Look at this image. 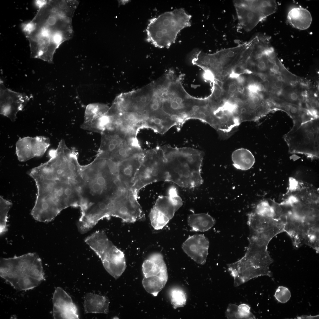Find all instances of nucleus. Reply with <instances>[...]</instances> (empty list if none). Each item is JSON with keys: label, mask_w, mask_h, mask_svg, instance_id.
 Instances as JSON below:
<instances>
[{"label": "nucleus", "mask_w": 319, "mask_h": 319, "mask_svg": "<svg viewBox=\"0 0 319 319\" xmlns=\"http://www.w3.org/2000/svg\"><path fill=\"white\" fill-rule=\"evenodd\" d=\"M209 242L203 234H196L189 237L183 242L184 251L197 263L204 264L208 255Z\"/></svg>", "instance_id": "9b49d317"}, {"label": "nucleus", "mask_w": 319, "mask_h": 319, "mask_svg": "<svg viewBox=\"0 0 319 319\" xmlns=\"http://www.w3.org/2000/svg\"><path fill=\"white\" fill-rule=\"evenodd\" d=\"M35 28L34 23L30 22L25 24L23 27V30L24 31L28 34H30L33 31Z\"/></svg>", "instance_id": "c85d7f7f"}, {"label": "nucleus", "mask_w": 319, "mask_h": 319, "mask_svg": "<svg viewBox=\"0 0 319 319\" xmlns=\"http://www.w3.org/2000/svg\"><path fill=\"white\" fill-rule=\"evenodd\" d=\"M85 242L100 259L107 272L115 279L119 278L126 268L123 252L109 239L103 231H97L87 237Z\"/></svg>", "instance_id": "20e7f679"}, {"label": "nucleus", "mask_w": 319, "mask_h": 319, "mask_svg": "<svg viewBox=\"0 0 319 319\" xmlns=\"http://www.w3.org/2000/svg\"><path fill=\"white\" fill-rule=\"evenodd\" d=\"M187 222L192 231L203 232L210 230L215 224L214 218L206 213L190 214L188 217Z\"/></svg>", "instance_id": "6ab92c4d"}, {"label": "nucleus", "mask_w": 319, "mask_h": 319, "mask_svg": "<svg viewBox=\"0 0 319 319\" xmlns=\"http://www.w3.org/2000/svg\"><path fill=\"white\" fill-rule=\"evenodd\" d=\"M257 82H252L248 85L247 88L249 92L253 93H257L260 92L258 90Z\"/></svg>", "instance_id": "c756f323"}, {"label": "nucleus", "mask_w": 319, "mask_h": 319, "mask_svg": "<svg viewBox=\"0 0 319 319\" xmlns=\"http://www.w3.org/2000/svg\"><path fill=\"white\" fill-rule=\"evenodd\" d=\"M109 300L104 296L91 293L86 294L84 297V310L85 313H108Z\"/></svg>", "instance_id": "f3484780"}, {"label": "nucleus", "mask_w": 319, "mask_h": 319, "mask_svg": "<svg viewBox=\"0 0 319 319\" xmlns=\"http://www.w3.org/2000/svg\"><path fill=\"white\" fill-rule=\"evenodd\" d=\"M0 276L19 291L36 287L44 279L41 260L35 253L1 258Z\"/></svg>", "instance_id": "f257e3e1"}, {"label": "nucleus", "mask_w": 319, "mask_h": 319, "mask_svg": "<svg viewBox=\"0 0 319 319\" xmlns=\"http://www.w3.org/2000/svg\"><path fill=\"white\" fill-rule=\"evenodd\" d=\"M240 74L235 72L233 69H232L230 72V74L229 75V77L230 78L236 79L237 77H238Z\"/></svg>", "instance_id": "473e14b6"}, {"label": "nucleus", "mask_w": 319, "mask_h": 319, "mask_svg": "<svg viewBox=\"0 0 319 319\" xmlns=\"http://www.w3.org/2000/svg\"><path fill=\"white\" fill-rule=\"evenodd\" d=\"M231 157L233 166L241 170L250 169L255 162L253 155L246 149L241 148L235 150L233 152Z\"/></svg>", "instance_id": "aec40b11"}, {"label": "nucleus", "mask_w": 319, "mask_h": 319, "mask_svg": "<svg viewBox=\"0 0 319 319\" xmlns=\"http://www.w3.org/2000/svg\"><path fill=\"white\" fill-rule=\"evenodd\" d=\"M167 279V277L159 276L144 277L142 284L147 292L156 296L165 287Z\"/></svg>", "instance_id": "412c9836"}, {"label": "nucleus", "mask_w": 319, "mask_h": 319, "mask_svg": "<svg viewBox=\"0 0 319 319\" xmlns=\"http://www.w3.org/2000/svg\"><path fill=\"white\" fill-rule=\"evenodd\" d=\"M236 79L237 83L240 85H242L245 82V79L244 77L240 75Z\"/></svg>", "instance_id": "f704fd0d"}, {"label": "nucleus", "mask_w": 319, "mask_h": 319, "mask_svg": "<svg viewBox=\"0 0 319 319\" xmlns=\"http://www.w3.org/2000/svg\"><path fill=\"white\" fill-rule=\"evenodd\" d=\"M50 145V140L43 136L25 137L19 139L16 144V152L20 162L28 161L43 156Z\"/></svg>", "instance_id": "6e6552de"}, {"label": "nucleus", "mask_w": 319, "mask_h": 319, "mask_svg": "<svg viewBox=\"0 0 319 319\" xmlns=\"http://www.w3.org/2000/svg\"><path fill=\"white\" fill-rule=\"evenodd\" d=\"M149 217L152 226L156 230L162 229L170 220L167 217L154 206L151 210Z\"/></svg>", "instance_id": "5701e85b"}, {"label": "nucleus", "mask_w": 319, "mask_h": 319, "mask_svg": "<svg viewBox=\"0 0 319 319\" xmlns=\"http://www.w3.org/2000/svg\"><path fill=\"white\" fill-rule=\"evenodd\" d=\"M170 295L171 302L174 308L182 307L187 301L186 294L182 289L175 288L171 290Z\"/></svg>", "instance_id": "393cba45"}, {"label": "nucleus", "mask_w": 319, "mask_h": 319, "mask_svg": "<svg viewBox=\"0 0 319 319\" xmlns=\"http://www.w3.org/2000/svg\"><path fill=\"white\" fill-rule=\"evenodd\" d=\"M109 110L105 105L99 103L90 104L86 108L84 115V122L96 119L105 114Z\"/></svg>", "instance_id": "4be33fe9"}, {"label": "nucleus", "mask_w": 319, "mask_h": 319, "mask_svg": "<svg viewBox=\"0 0 319 319\" xmlns=\"http://www.w3.org/2000/svg\"><path fill=\"white\" fill-rule=\"evenodd\" d=\"M275 110H281L286 113L293 120V126H297L314 117L307 110L298 106L276 99L273 100Z\"/></svg>", "instance_id": "4468645a"}, {"label": "nucleus", "mask_w": 319, "mask_h": 319, "mask_svg": "<svg viewBox=\"0 0 319 319\" xmlns=\"http://www.w3.org/2000/svg\"><path fill=\"white\" fill-rule=\"evenodd\" d=\"M46 2L45 0H37L35 1V4L39 8H41L46 4Z\"/></svg>", "instance_id": "72a5a7b5"}, {"label": "nucleus", "mask_w": 319, "mask_h": 319, "mask_svg": "<svg viewBox=\"0 0 319 319\" xmlns=\"http://www.w3.org/2000/svg\"><path fill=\"white\" fill-rule=\"evenodd\" d=\"M92 188L93 191L97 193H102L105 190H107L96 182L93 183Z\"/></svg>", "instance_id": "7c9ffc66"}, {"label": "nucleus", "mask_w": 319, "mask_h": 319, "mask_svg": "<svg viewBox=\"0 0 319 319\" xmlns=\"http://www.w3.org/2000/svg\"><path fill=\"white\" fill-rule=\"evenodd\" d=\"M0 84V114L14 122L30 98L25 94L7 88L1 80Z\"/></svg>", "instance_id": "0eeeda50"}, {"label": "nucleus", "mask_w": 319, "mask_h": 319, "mask_svg": "<svg viewBox=\"0 0 319 319\" xmlns=\"http://www.w3.org/2000/svg\"><path fill=\"white\" fill-rule=\"evenodd\" d=\"M274 296L279 302L285 303L290 299L291 293L287 288L280 286L279 287L276 289Z\"/></svg>", "instance_id": "a878e982"}, {"label": "nucleus", "mask_w": 319, "mask_h": 319, "mask_svg": "<svg viewBox=\"0 0 319 319\" xmlns=\"http://www.w3.org/2000/svg\"><path fill=\"white\" fill-rule=\"evenodd\" d=\"M142 271L144 277L159 276L168 277L167 268L163 256L160 253L151 254L144 261Z\"/></svg>", "instance_id": "dca6fc26"}, {"label": "nucleus", "mask_w": 319, "mask_h": 319, "mask_svg": "<svg viewBox=\"0 0 319 319\" xmlns=\"http://www.w3.org/2000/svg\"><path fill=\"white\" fill-rule=\"evenodd\" d=\"M291 154H304L311 159L319 157V118L293 126L283 136Z\"/></svg>", "instance_id": "7ed1b4c3"}, {"label": "nucleus", "mask_w": 319, "mask_h": 319, "mask_svg": "<svg viewBox=\"0 0 319 319\" xmlns=\"http://www.w3.org/2000/svg\"><path fill=\"white\" fill-rule=\"evenodd\" d=\"M288 22L294 27L305 30L310 26L312 17L310 12L306 9L295 7L289 11L287 16Z\"/></svg>", "instance_id": "a211bd4d"}, {"label": "nucleus", "mask_w": 319, "mask_h": 319, "mask_svg": "<svg viewBox=\"0 0 319 319\" xmlns=\"http://www.w3.org/2000/svg\"><path fill=\"white\" fill-rule=\"evenodd\" d=\"M225 77H226L224 76L221 75V76L219 77V78L220 81H222L223 80H224L225 79Z\"/></svg>", "instance_id": "c9c22d12"}, {"label": "nucleus", "mask_w": 319, "mask_h": 319, "mask_svg": "<svg viewBox=\"0 0 319 319\" xmlns=\"http://www.w3.org/2000/svg\"><path fill=\"white\" fill-rule=\"evenodd\" d=\"M191 15L183 8L165 12L149 20L147 27V41L160 48L170 47L179 32L191 26Z\"/></svg>", "instance_id": "f03ea898"}, {"label": "nucleus", "mask_w": 319, "mask_h": 319, "mask_svg": "<svg viewBox=\"0 0 319 319\" xmlns=\"http://www.w3.org/2000/svg\"><path fill=\"white\" fill-rule=\"evenodd\" d=\"M164 161L162 152L158 147L144 151L139 169L133 181L131 189L138 196L139 191L154 183L165 181Z\"/></svg>", "instance_id": "39448f33"}, {"label": "nucleus", "mask_w": 319, "mask_h": 319, "mask_svg": "<svg viewBox=\"0 0 319 319\" xmlns=\"http://www.w3.org/2000/svg\"><path fill=\"white\" fill-rule=\"evenodd\" d=\"M248 44L246 42L236 47L222 49L212 54L213 62L210 70L213 73L222 70H232L241 60Z\"/></svg>", "instance_id": "1a4fd4ad"}, {"label": "nucleus", "mask_w": 319, "mask_h": 319, "mask_svg": "<svg viewBox=\"0 0 319 319\" xmlns=\"http://www.w3.org/2000/svg\"><path fill=\"white\" fill-rule=\"evenodd\" d=\"M222 92L220 88L217 85L214 86L213 96L209 100L214 102H217L222 99Z\"/></svg>", "instance_id": "cd10ccee"}, {"label": "nucleus", "mask_w": 319, "mask_h": 319, "mask_svg": "<svg viewBox=\"0 0 319 319\" xmlns=\"http://www.w3.org/2000/svg\"><path fill=\"white\" fill-rule=\"evenodd\" d=\"M53 302L54 318H79L77 307L71 297L61 288L55 289Z\"/></svg>", "instance_id": "9d476101"}, {"label": "nucleus", "mask_w": 319, "mask_h": 319, "mask_svg": "<svg viewBox=\"0 0 319 319\" xmlns=\"http://www.w3.org/2000/svg\"><path fill=\"white\" fill-rule=\"evenodd\" d=\"M234 3L239 25L247 31L275 13L277 9L274 0H236Z\"/></svg>", "instance_id": "423d86ee"}, {"label": "nucleus", "mask_w": 319, "mask_h": 319, "mask_svg": "<svg viewBox=\"0 0 319 319\" xmlns=\"http://www.w3.org/2000/svg\"><path fill=\"white\" fill-rule=\"evenodd\" d=\"M238 87L237 85L235 83L232 82L230 83L228 85V91L230 94H233L235 93L237 91Z\"/></svg>", "instance_id": "2f4dec72"}, {"label": "nucleus", "mask_w": 319, "mask_h": 319, "mask_svg": "<svg viewBox=\"0 0 319 319\" xmlns=\"http://www.w3.org/2000/svg\"><path fill=\"white\" fill-rule=\"evenodd\" d=\"M168 193V196H159L153 206L170 220L182 206L183 201L174 186L170 187Z\"/></svg>", "instance_id": "ddd939ff"}, {"label": "nucleus", "mask_w": 319, "mask_h": 319, "mask_svg": "<svg viewBox=\"0 0 319 319\" xmlns=\"http://www.w3.org/2000/svg\"><path fill=\"white\" fill-rule=\"evenodd\" d=\"M249 244L246 252L267 251L268 244L276 234L274 228L266 231L249 228Z\"/></svg>", "instance_id": "2eb2a0df"}, {"label": "nucleus", "mask_w": 319, "mask_h": 319, "mask_svg": "<svg viewBox=\"0 0 319 319\" xmlns=\"http://www.w3.org/2000/svg\"><path fill=\"white\" fill-rule=\"evenodd\" d=\"M237 310L239 319H253L254 318L250 312V307L246 304H241L238 306Z\"/></svg>", "instance_id": "bb28decb"}, {"label": "nucleus", "mask_w": 319, "mask_h": 319, "mask_svg": "<svg viewBox=\"0 0 319 319\" xmlns=\"http://www.w3.org/2000/svg\"><path fill=\"white\" fill-rule=\"evenodd\" d=\"M12 205L9 201L0 197V233L1 235L4 234L7 230L8 214Z\"/></svg>", "instance_id": "b1692460"}, {"label": "nucleus", "mask_w": 319, "mask_h": 319, "mask_svg": "<svg viewBox=\"0 0 319 319\" xmlns=\"http://www.w3.org/2000/svg\"><path fill=\"white\" fill-rule=\"evenodd\" d=\"M143 151L140 153L117 163L118 178L122 185L131 189L143 159Z\"/></svg>", "instance_id": "f8f14e48"}]
</instances>
